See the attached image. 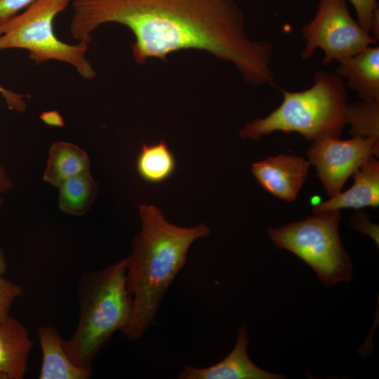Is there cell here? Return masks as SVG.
I'll return each mask as SVG.
<instances>
[{
    "mask_svg": "<svg viewBox=\"0 0 379 379\" xmlns=\"http://www.w3.org/2000/svg\"><path fill=\"white\" fill-rule=\"evenodd\" d=\"M22 293L21 286L0 274V324L10 317L9 312L13 301Z\"/></svg>",
    "mask_w": 379,
    "mask_h": 379,
    "instance_id": "ffe728a7",
    "label": "cell"
},
{
    "mask_svg": "<svg viewBox=\"0 0 379 379\" xmlns=\"http://www.w3.org/2000/svg\"><path fill=\"white\" fill-rule=\"evenodd\" d=\"M0 94L4 98L10 109L24 112L26 108V102L24 100L25 95L18 94L7 90L0 86Z\"/></svg>",
    "mask_w": 379,
    "mask_h": 379,
    "instance_id": "7402d4cb",
    "label": "cell"
},
{
    "mask_svg": "<svg viewBox=\"0 0 379 379\" xmlns=\"http://www.w3.org/2000/svg\"><path fill=\"white\" fill-rule=\"evenodd\" d=\"M79 319L64 349L72 361L92 369L93 362L117 331L129 324L133 302L126 279V259L84 274L78 284Z\"/></svg>",
    "mask_w": 379,
    "mask_h": 379,
    "instance_id": "3957f363",
    "label": "cell"
},
{
    "mask_svg": "<svg viewBox=\"0 0 379 379\" xmlns=\"http://www.w3.org/2000/svg\"><path fill=\"white\" fill-rule=\"evenodd\" d=\"M70 0H36L20 14L0 21V51L25 49L29 59L39 64L58 60L71 65L85 79L95 71L86 57L88 44H69L55 36L53 22L66 9Z\"/></svg>",
    "mask_w": 379,
    "mask_h": 379,
    "instance_id": "5b68a950",
    "label": "cell"
},
{
    "mask_svg": "<svg viewBox=\"0 0 379 379\" xmlns=\"http://www.w3.org/2000/svg\"><path fill=\"white\" fill-rule=\"evenodd\" d=\"M139 215L141 230L125 258L133 312L121 333L132 341L139 340L154 322L170 286L185 265L191 245L210 233L204 223L191 227L172 224L153 205H141Z\"/></svg>",
    "mask_w": 379,
    "mask_h": 379,
    "instance_id": "7a4b0ae2",
    "label": "cell"
},
{
    "mask_svg": "<svg viewBox=\"0 0 379 379\" xmlns=\"http://www.w3.org/2000/svg\"><path fill=\"white\" fill-rule=\"evenodd\" d=\"M338 210L315 213L304 220L278 229H269V237L279 248L300 258L326 286L349 281L352 262L344 249L338 234Z\"/></svg>",
    "mask_w": 379,
    "mask_h": 379,
    "instance_id": "8992f818",
    "label": "cell"
},
{
    "mask_svg": "<svg viewBox=\"0 0 379 379\" xmlns=\"http://www.w3.org/2000/svg\"><path fill=\"white\" fill-rule=\"evenodd\" d=\"M279 90L284 98L280 106L266 117L244 126L239 133L241 138L259 140L277 131L297 132L313 141L340 138L348 124L347 93L340 76L319 70L307 90Z\"/></svg>",
    "mask_w": 379,
    "mask_h": 379,
    "instance_id": "277c9868",
    "label": "cell"
},
{
    "mask_svg": "<svg viewBox=\"0 0 379 379\" xmlns=\"http://www.w3.org/2000/svg\"><path fill=\"white\" fill-rule=\"evenodd\" d=\"M33 345L27 328L17 319L10 316L0 324V371L8 379L25 377Z\"/></svg>",
    "mask_w": 379,
    "mask_h": 379,
    "instance_id": "5bb4252c",
    "label": "cell"
},
{
    "mask_svg": "<svg viewBox=\"0 0 379 379\" xmlns=\"http://www.w3.org/2000/svg\"><path fill=\"white\" fill-rule=\"evenodd\" d=\"M72 7L69 29L78 42L89 44L105 23H119L135 37L132 51L140 65L182 49L203 50L232 63L251 85H276L272 44L247 37L234 0H73Z\"/></svg>",
    "mask_w": 379,
    "mask_h": 379,
    "instance_id": "6da1fadb",
    "label": "cell"
},
{
    "mask_svg": "<svg viewBox=\"0 0 379 379\" xmlns=\"http://www.w3.org/2000/svg\"><path fill=\"white\" fill-rule=\"evenodd\" d=\"M310 163L286 154L255 162L251 171L258 183L272 195L286 201L295 200L307 175Z\"/></svg>",
    "mask_w": 379,
    "mask_h": 379,
    "instance_id": "9c48e42d",
    "label": "cell"
},
{
    "mask_svg": "<svg viewBox=\"0 0 379 379\" xmlns=\"http://www.w3.org/2000/svg\"><path fill=\"white\" fill-rule=\"evenodd\" d=\"M87 153L75 144L57 141L48 151L43 180L58 187L66 180L90 170Z\"/></svg>",
    "mask_w": 379,
    "mask_h": 379,
    "instance_id": "9a60e30c",
    "label": "cell"
},
{
    "mask_svg": "<svg viewBox=\"0 0 379 379\" xmlns=\"http://www.w3.org/2000/svg\"><path fill=\"white\" fill-rule=\"evenodd\" d=\"M354 183L343 192L331 197L313 208L314 213L340 208L359 209L379 205V162L373 156L353 173Z\"/></svg>",
    "mask_w": 379,
    "mask_h": 379,
    "instance_id": "8fae6325",
    "label": "cell"
},
{
    "mask_svg": "<svg viewBox=\"0 0 379 379\" xmlns=\"http://www.w3.org/2000/svg\"><path fill=\"white\" fill-rule=\"evenodd\" d=\"M0 379H8L7 375L0 371Z\"/></svg>",
    "mask_w": 379,
    "mask_h": 379,
    "instance_id": "d4e9b609",
    "label": "cell"
},
{
    "mask_svg": "<svg viewBox=\"0 0 379 379\" xmlns=\"http://www.w3.org/2000/svg\"><path fill=\"white\" fill-rule=\"evenodd\" d=\"M348 124L353 136L379 138V101L348 105Z\"/></svg>",
    "mask_w": 379,
    "mask_h": 379,
    "instance_id": "ac0fdd59",
    "label": "cell"
},
{
    "mask_svg": "<svg viewBox=\"0 0 379 379\" xmlns=\"http://www.w3.org/2000/svg\"><path fill=\"white\" fill-rule=\"evenodd\" d=\"M379 138L354 136L349 140L326 138L314 141L308 161L330 197L341 192L347 180L373 155H378Z\"/></svg>",
    "mask_w": 379,
    "mask_h": 379,
    "instance_id": "ba28073f",
    "label": "cell"
},
{
    "mask_svg": "<svg viewBox=\"0 0 379 379\" xmlns=\"http://www.w3.org/2000/svg\"><path fill=\"white\" fill-rule=\"evenodd\" d=\"M41 351V366L39 379H88L93 370L77 366L64 349V340L59 331L52 326L37 328Z\"/></svg>",
    "mask_w": 379,
    "mask_h": 379,
    "instance_id": "4fadbf2b",
    "label": "cell"
},
{
    "mask_svg": "<svg viewBox=\"0 0 379 379\" xmlns=\"http://www.w3.org/2000/svg\"><path fill=\"white\" fill-rule=\"evenodd\" d=\"M301 32L306 40L302 58L310 59L319 48L324 51V64L353 55L377 42L352 18L346 0H319L315 16Z\"/></svg>",
    "mask_w": 379,
    "mask_h": 379,
    "instance_id": "52a82bcc",
    "label": "cell"
},
{
    "mask_svg": "<svg viewBox=\"0 0 379 379\" xmlns=\"http://www.w3.org/2000/svg\"><path fill=\"white\" fill-rule=\"evenodd\" d=\"M356 10L357 22L375 39L379 36V12L377 0H350Z\"/></svg>",
    "mask_w": 379,
    "mask_h": 379,
    "instance_id": "d6986e66",
    "label": "cell"
},
{
    "mask_svg": "<svg viewBox=\"0 0 379 379\" xmlns=\"http://www.w3.org/2000/svg\"><path fill=\"white\" fill-rule=\"evenodd\" d=\"M7 270V262L4 251L0 245V274L4 275Z\"/></svg>",
    "mask_w": 379,
    "mask_h": 379,
    "instance_id": "cb8c5ba5",
    "label": "cell"
},
{
    "mask_svg": "<svg viewBox=\"0 0 379 379\" xmlns=\"http://www.w3.org/2000/svg\"><path fill=\"white\" fill-rule=\"evenodd\" d=\"M36 0H0V21L16 15Z\"/></svg>",
    "mask_w": 379,
    "mask_h": 379,
    "instance_id": "44dd1931",
    "label": "cell"
},
{
    "mask_svg": "<svg viewBox=\"0 0 379 379\" xmlns=\"http://www.w3.org/2000/svg\"><path fill=\"white\" fill-rule=\"evenodd\" d=\"M14 183L8 176L0 159V213L3 206L4 196L13 190Z\"/></svg>",
    "mask_w": 379,
    "mask_h": 379,
    "instance_id": "603a6c76",
    "label": "cell"
},
{
    "mask_svg": "<svg viewBox=\"0 0 379 379\" xmlns=\"http://www.w3.org/2000/svg\"><path fill=\"white\" fill-rule=\"evenodd\" d=\"M248 333L241 326L232 350L219 362L205 368L186 366L179 373V379H280L284 375L266 371L250 359L247 350Z\"/></svg>",
    "mask_w": 379,
    "mask_h": 379,
    "instance_id": "30bf717a",
    "label": "cell"
},
{
    "mask_svg": "<svg viewBox=\"0 0 379 379\" xmlns=\"http://www.w3.org/2000/svg\"><path fill=\"white\" fill-rule=\"evenodd\" d=\"M337 74L364 101H379V48L370 46L338 60Z\"/></svg>",
    "mask_w": 379,
    "mask_h": 379,
    "instance_id": "7c38bea8",
    "label": "cell"
},
{
    "mask_svg": "<svg viewBox=\"0 0 379 379\" xmlns=\"http://www.w3.org/2000/svg\"><path fill=\"white\" fill-rule=\"evenodd\" d=\"M57 188L59 208L74 216L83 215L90 210L99 191L90 170L66 180Z\"/></svg>",
    "mask_w": 379,
    "mask_h": 379,
    "instance_id": "2e32d148",
    "label": "cell"
},
{
    "mask_svg": "<svg viewBox=\"0 0 379 379\" xmlns=\"http://www.w3.org/2000/svg\"><path fill=\"white\" fill-rule=\"evenodd\" d=\"M175 168V158L164 140L157 143L142 144L136 159V169L143 180L162 182L173 174Z\"/></svg>",
    "mask_w": 379,
    "mask_h": 379,
    "instance_id": "e0dca14e",
    "label": "cell"
}]
</instances>
